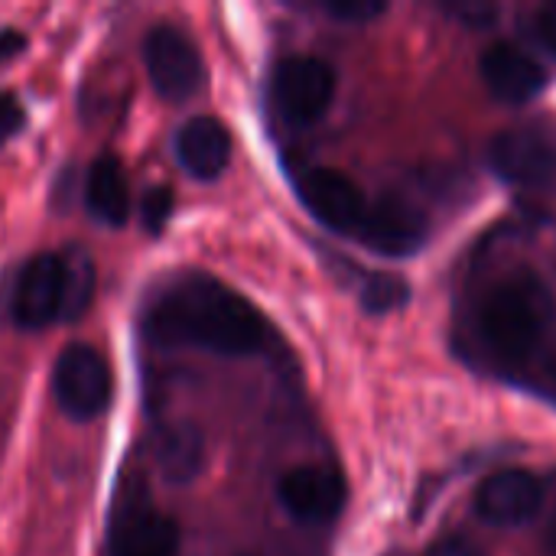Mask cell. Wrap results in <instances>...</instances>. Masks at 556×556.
<instances>
[{
	"label": "cell",
	"mask_w": 556,
	"mask_h": 556,
	"mask_svg": "<svg viewBox=\"0 0 556 556\" xmlns=\"http://www.w3.org/2000/svg\"><path fill=\"white\" fill-rule=\"evenodd\" d=\"M23 127V108L10 91H0V143H7Z\"/></svg>",
	"instance_id": "44dd1931"
},
{
	"label": "cell",
	"mask_w": 556,
	"mask_h": 556,
	"mask_svg": "<svg viewBox=\"0 0 556 556\" xmlns=\"http://www.w3.org/2000/svg\"><path fill=\"white\" fill-rule=\"evenodd\" d=\"M176 156L192 179L212 182L231 163V134L218 117H189L176 134Z\"/></svg>",
	"instance_id": "5bb4252c"
},
{
	"label": "cell",
	"mask_w": 556,
	"mask_h": 556,
	"mask_svg": "<svg viewBox=\"0 0 556 556\" xmlns=\"http://www.w3.org/2000/svg\"><path fill=\"white\" fill-rule=\"evenodd\" d=\"M323 13H329L332 20H342V23H368L384 13V3H378V0H329V3H323Z\"/></svg>",
	"instance_id": "d6986e66"
},
{
	"label": "cell",
	"mask_w": 556,
	"mask_h": 556,
	"mask_svg": "<svg viewBox=\"0 0 556 556\" xmlns=\"http://www.w3.org/2000/svg\"><path fill=\"white\" fill-rule=\"evenodd\" d=\"M169 215H173V192H169V189H153V192H147V199H143V222H147V231H150V235H160Z\"/></svg>",
	"instance_id": "ffe728a7"
},
{
	"label": "cell",
	"mask_w": 556,
	"mask_h": 556,
	"mask_svg": "<svg viewBox=\"0 0 556 556\" xmlns=\"http://www.w3.org/2000/svg\"><path fill=\"white\" fill-rule=\"evenodd\" d=\"M270 98L287 124H316L336 98V72L316 55H290L274 68Z\"/></svg>",
	"instance_id": "5b68a950"
},
{
	"label": "cell",
	"mask_w": 556,
	"mask_h": 556,
	"mask_svg": "<svg viewBox=\"0 0 556 556\" xmlns=\"http://www.w3.org/2000/svg\"><path fill=\"white\" fill-rule=\"evenodd\" d=\"M134 492L121 498L114 511L111 534H108V556H176L179 554V528L173 518L156 511L147 502L140 479H130Z\"/></svg>",
	"instance_id": "52a82bcc"
},
{
	"label": "cell",
	"mask_w": 556,
	"mask_h": 556,
	"mask_svg": "<svg viewBox=\"0 0 556 556\" xmlns=\"http://www.w3.org/2000/svg\"><path fill=\"white\" fill-rule=\"evenodd\" d=\"M85 199H88L91 215L104 225H124L130 218V182L117 156L104 153L91 163Z\"/></svg>",
	"instance_id": "9a60e30c"
},
{
	"label": "cell",
	"mask_w": 556,
	"mask_h": 556,
	"mask_svg": "<svg viewBox=\"0 0 556 556\" xmlns=\"http://www.w3.org/2000/svg\"><path fill=\"white\" fill-rule=\"evenodd\" d=\"M492 169L518 186L556 182V121L538 117L505 127L489 147Z\"/></svg>",
	"instance_id": "277c9868"
},
{
	"label": "cell",
	"mask_w": 556,
	"mask_h": 556,
	"mask_svg": "<svg viewBox=\"0 0 556 556\" xmlns=\"http://www.w3.org/2000/svg\"><path fill=\"white\" fill-rule=\"evenodd\" d=\"M554 371H556V365H554Z\"/></svg>",
	"instance_id": "d4e9b609"
},
{
	"label": "cell",
	"mask_w": 556,
	"mask_h": 556,
	"mask_svg": "<svg viewBox=\"0 0 556 556\" xmlns=\"http://www.w3.org/2000/svg\"><path fill=\"white\" fill-rule=\"evenodd\" d=\"M143 332L160 349H199L215 355H264L277 345L270 319L208 274H182L160 287L143 309Z\"/></svg>",
	"instance_id": "6da1fadb"
},
{
	"label": "cell",
	"mask_w": 556,
	"mask_h": 556,
	"mask_svg": "<svg viewBox=\"0 0 556 556\" xmlns=\"http://www.w3.org/2000/svg\"><path fill=\"white\" fill-rule=\"evenodd\" d=\"M26 49V36L20 29H0V65L16 59Z\"/></svg>",
	"instance_id": "cb8c5ba5"
},
{
	"label": "cell",
	"mask_w": 556,
	"mask_h": 556,
	"mask_svg": "<svg viewBox=\"0 0 556 556\" xmlns=\"http://www.w3.org/2000/svg\"><path fill=\"white\" fill-rule=\"evenodd\" d=\"M114 375L108 358L91 345H68L52 371V397L59 410L78 424L101 417L111 407Z\"/></svg>",
	"instance_id": "3957f363"
},
{
	"label": "cell",
	"mask_w": 556,
	"mask_h": 556,
	"mask_svg": "<svg viewBox=\"0 0 556 556\" xmlns=\"http://www.w3.org/2000/svg\"><path fill=\"white\" fill-rule=\"evenodd\" d=\"M554 313L551 287L531 270H515L485 293L479 306V329L498 362L518 365L528 362L544 342Z\"/></svg>",
	"instance_id": "7a4b0ae2"
},
{
	"label": "cell",
	"mask_w": 556,
	"mask_h": 556,
	"mask_svg": "<svg viewBox=\"0 0 556 556\" xmlns=\"http://www.w3.org/2000/svg\"><path fill=\"white\" fill-rule=\"evenodd\" d=\"M143 62L160 98L186 101L205 85V62L186 29L160 23L143 39Z\"/></svg>",
	"instance_id": "8992f818"
},
{
	"label": "cell",
	"mask_w": 556,
	"mask_h": 556,
	"mask_svg": "<svg viewBox=\"0 0 556 556\" xmlns=\"http://www.w3.org/2000/svg\"><path fill=\"white\" fill-rule=\"evenodd\" d=\"M277 498L290 518L303 525H329L342 515L349 489L342 472L329 466H296L280 476Z\"/></svg>",
	"instance_id": "9c48e42d"
},
{
	"label": "cell",
	"mask_w": 556,
	"mask_h": 556,
	"mask_svg": "<svg viewBox=\"0 0 556 556\" xmlns=\"http://www.w3.org/2000/svg\"><path fill=\"white\" fill-rule=\"evenodd\" d=\"M368 251L384 254V257H404L414 254L427 241V222L424 215L407 205L404 199L384 195L375 205L368 202L365 222L355 235Z\"/></svg>",
	"instance_id": "8fae6325"
},
{
	"label": "cell",
	"mask_w": 556,
	"mask_h": 556,
	"mask_svg": "<svg viewBox=\"0 0 556 556\" xmlns=\"http://www.w3.org/2000/svg\"><path fill=\"white\" fill-rule=\"evenodd\" d=\"M479 72L485 88L505 104H525L547 85L544 65L515 42H492L479 59Z\"/></svg>",
	"instance_id": "4fadbf2b"
},
{
	"label": "cell",
	"mask_w": 556,
	"mask_h": 556,
	"mask_svg": "<svg viewBox=\"0 0 556 556\" xmlns=\"http://www.w3.org/2000/svg\"><path fill=\"white\" fill-rule=\"evenodd\" d=\"M296 195L316 222H323L329 231L352 235V238L358 235L368 212V199L358 189V182L332 166L303 169L296 176Z\"/></svg>",
	"instance_id": "ba28073f"
},
{
	"label": "cell",
	"mask_w": 556,
	"mask_h": 556,
	"mask_svg": "<svg viewBox=\"0 0 556 556\" xmlns=\"http://www.w3.org/2000/svg\"><path fill=\"white\" fill-rule=\"evenodd\" d=\"M407 296H410V287L397 274H371L362 287V306L368 313H391L404 306Z\"/></svg>",
	"instance_id": "ac0fdd59"
},
{
	"label": "cell",
	"mask_w": 556,
	"mask_h": 556,
	"mask_svg": "<svg viewBox=\"0 0 556 556\" xmlns=\"http://www.w3.org/2000/svg\"><path fill=\"white\" fill-rule=\"evenodd\" d=\"M94 296V264L88 254L65 257V287H62V316L59 319H78L85 316L88 303Z\"/></svg>",
	"instance_id": "e0dca14e"
},
{
	"label": "cell",
	"mask_w": 556,
	"mask_h": 556,
	"mask_svg": "<svg viewBox=\"0 0 556 556\" xmlns=\"http://www.w3.org/2000/svg\"><path fill=\"white\" fill-rule=\"evenodd\" d=\"M424 556H485L482 554V547L476 544V541H469V538H440L430 551Z\"/></svg>",
	"instance_id": "7402d4cb"
},
{
	"label": "cell",
	"mask_w": 556,
	"mask_h": 556,
	"mask_svg": "<svg viewBox=\"0 0 556 556\" xmlns=\"http://www.w3.org/2000/svg\"><path fill=\"white\" fill-rule=\"evenodd\" d=\"M153 456H156L160 472L169 482H189L202 472L205 440H202L199 427H192V424L163 427L156 443H153Z\"/></svg>",
	"instance_id": "2e32d148"
},
{
	"label": "cell",
	"mask_w": 556,
	"mask_h": 556,
	"mask_svg": "<svg viewBox=\"0 0 556 556\" xmlns=\"http://www.w3.org/2000/svg\"><path fill=\"white\" fill-rule=\"evenodd\" d=\"M65 257L36 254L23 264L13 287V319L26 329H42L62 316Z\"/></svg>",
	"instance_id": "30bf717a"
},
{
	"label": "cell",
	"mask_w": 556,
	"mask_h": 556,
	"mask_svg": "<svg viewBox=\"0 0 556 556\" xmlns=\"http://www.w3.org/2000/svg\"><path fill=\"white\" fill-rule=\"evenodd\" d=\"M544 485L525 469L492 472L476 492V511L498 528H518L541 511Z\"/></svg>",
	"instance_id": "7c38bea8"
},
{
	"label": "cell",
	"mask_w": 556,
	"mask_h": 556,
	"mask_svg": "<svg viewBox=\"0 0 556 556\" xmlns=\"http://www.w3.org/2000/svg\"><path fill=\"white\" fill-rule=\"evenodd\" d=\"M534 29H538V39L556 55V3L554 7H541V10H538Z\"/></svg>",
	"instance_id": "603a6c76"
}]
</instances>
